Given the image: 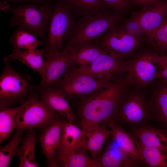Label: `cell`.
I'll use <instances>...</instances> for the list:
<instances>
[{"instance_id": "13", "label": "cell", "mask_w": 167, "mask_h": 167, "mask_svg": "<svg viewBox=\"0 0 167 167\" xmlns=\"http://www.w3.org/2000/svg\"><path fill=\"white\" fill-rule=\"evenodd\" d=\"M58 118L43 128L39 136L43 152L49 167L57 166L55 161L56 154L60 145L62 129L65 122Z\"/></svg>"}, {"instance_id": "23", "label": "cell", "mask_w": 167, "mask_h": 167, "mask_svg": "<svg viewBox=\"0 0 167 167\" xmlns=\"http://www.w3.org/2000/svg\"><path fill=\"white\" fill-rule=\"evenodd\" d=\"M74 18L104 14L114 10L102 0H63Z\"/></svg>"}, {"instance_id": "27", "label": "cell", "mask_w": 167, "mask_h": 167, "mask_svg": "<svg viewBox=\"0 0 167 167\" xmlns=\"http://www.w3.org/2000/svg\"><path fill=\"white\" fill-rule=\"evenodd\" d=\"M42 42V41L29 32L17 27L10 39L11 46L16 49L32 50Z\"/></svg>"}, {"instance_id": "2", "label": "cell", "mask_w": 167, "mask_h": 167, "mask_svg": "<svg viewBox=\"0 0 167 167\" xmlns=\"http://www.w3.org/2000/svg\"><path fill=\"white\" fill-rule=\"evenodd\" d=\"M128 14L112 10L100 15L80 16L75 20L64 49L94 41L111 27L126 19Z\"/></svg>"}, {"instance_id": "22", "label": "cell", "mask_w": 167, "mask_h": 167, "mask_svg": "<svg viewBox=\"0 0 167 167\" xmlns=\"http://www.w3.org/2000/svg\"><path fill=\"white\" fill-rule=\"evenodd\" d=\"M41 99L49 107L73 123L75 116L65 94L59 89L53 86L41 93Z\"/></svg>"}, {"instance_id": "37", "label": "cell", "mask_w": 167, "mask_h": 167, "mask_svg": "<svg viewBox=\"0 0 167 167\" xmlns=\"http://www.w3.org/2000/svg\"><path fill=\"white\" fill-rule=\"evenodd\" d=\"M15 0L16 1H41L43 0Z\"/></svg>"}, {"instance_id": "18", "label": "cell", "mask_w": 167, "mask_h": 167, "mask_svg": "<svg viewBox=\"0 0 167 167\" xmlns=\"http://www.w3.org/2000/svg\"><path fill=\"white\" fill-rule=\"evenodd\" d=\"M107 126L105 124H99L92 128L82 138L78 148L88 151L93 158L97 159L104 143L111 135L110 130Z\"/></svg>"}, {"instance_id": "6", "label": "cell", "mask_w": 167, "mask_h": 167, "mask_svg": "<svg viewBox=\"0 0 167 167\" xmlns=\"http://www.w3.org/2000/svg\"><path fill=\"white\" fill-rule=\"evenodd\" d=\"M94 41L105 52L123 60L133 56L148 43V39L132 36L120 30L115 25Z\"/></svg>"}, {"instance_id": "30", "label": "cell", "mask_w": 167, "mask_h": 167, "mask_svg": "<svg viewBox=\"0 0 167 167\" xmlns=\"http://www.w3.org/2000/svg\"><path fill=\"white\" fill-rule=\"evenodd\" d=\"M148 44L160 55L167 54V15L148 37Z\"/></svg>"}, {"instance_id": "10", "label": "cell", "mask_w": 167, "mask_h": 167, "mask_svg": "<svg viewBox=\"0 0 167 167\" xmlns=\"http://www.w3.org/2000/svg\"><path fill=\"white\" fill-rule=\"evenodd\" d=\"M113 83H105L68 68L52 86L61 90L68 98L81 100Z\"/></svg>"}, {"instance_id": "7", "label": "cell", "mask_w": 167, "mask_h": 167, "mask_svg": "<svg viewBox=\"0 0 167 167\" xmlns=\"http://www.w3.org/2000/svg\"><path fill=\"white\" fill-rule=\"evenodd\" d=\"M52 10L53 8L48 4H24L11 8L13 15L9 24L42 39L45 36Z\"/></svg>"}, {"instance_id": "35", "label": "cell", "mask_w": 167, "mask_h": 167, "mask_svg": "<svg viewBox=\"0 0 167 167\" xmlns=\"http://www.w3.org/2000/svg\"><path fill=\"white\" fill-rule=\"evenodd\" d=\"M131 6H134L141 8L155 5L161 0H128Z\"/></svg>"}, {"instance_id": "4", "label": "cell", "mask_w": 167, "mask_h": 167, "mask_svg": "<svg viewBox=\"0 0 167 167\" xmlns=\"http://www.w3.org/2000/svg\"><path fill=\"white\" fill-rule=\"evenodd\" d=\"M129 87L125 86L121 95L114 116V123L128 124L132 127L148 125L152 119L149 98L142 89Z\"/></svg>"}, {"instance_id": "8", "label": "cell", "mask_w": 167, "mask_h": 167, "mask_svg": "<svg viewBox=\"0 0 167 167\" xmlns=\"http://www.w3.org/2000/svg\"><path fill=\"white\" fill-rule=\"evenodd\" d=\"M21 103L23 106L15 118V130L44 128L60 115L36 95H30Z\"/></svg>"}, {"instance_id": "5", "label": "cell", "mask_w": 167, "mask_h": 167, "mask_svg": "<svg viewBox=\"0 0 167 167\" xmlns=\"http://www.w3.org/2000/svg\"><path fill=\"white\" fill-rule=\"evenodd\" d=\"M75 20L70 8L63 0L53 8L44 55L63 50L64 43L72 30Z\"/></svg>"}, {"instance_id": "29", "label": "cell", "mask_w": 167, "mask_h": 167, "mask_svg": "<svg viewBox=\"0 0 167 167\" xmlns=\"http://www.w3.org/2000/svg\"><path fill=\"white\" fill-rule=\"evenodd\" d=\"M138 142L143 165L150 167H167V155L156 149L145 147Z\"/></svg>"}, {"instance_id": "12", "label": "cell", "mask_w": 167, "mask_h": 167, "mask_svg": "<svg viewBox=\"0 0 167 167\" xmlns=\"http://www.w3.org/2000/svg\"><path fill=\"white\" fill-rule=\"evenodd\" d=\"M44 57L39 73L41 80L38 89L41 93L52 86L67 71L70 65V54L66 50Z\"/></svg>"}, {"instance_id": "11", "label": "cell", "mask_w": 167, "mask_h": 167, "mask_svg": "<svg viewBox=\"0 0 167 167\" xmlns=\"http://www.w3.org/2000/svg\"><path fill=\"white\" fill-rule=\"evenodd\" d=\"M108 83L122 80L127 70L126 60L118 59L105 52L88 66L81 68H69Z\"/></svg>"}, {"instance_id": "31", "label": "cell", "mask_w": 167, "mask_h": 167, "mask_svg": "<svg viewBox=\"0 0 167 167\" xmlns=\"http://www.w3.org/2000/svg\"><path fill=\"white\" fill-rule=\"evenodd\" d=\"M130 14L122 22L115 25L122 31L136 37L143 39H148L135 14L131 10Z\"/></svg>"}, {"instance_id": "34", "label": "cell", "mask_w": 167, "mask_h": 167, "mask_svg": "<svg viewBox=\"0 0 167 167\" xmlns=\"http://www.w3.org/2000/svg\"><path fill=\"white\" fill-rule=\"evenodd\" d=\"M158 80L167 85V54L160 55Z\"/></svg>"}, {"instance_id": "25", "label": "cell", "mask_w": 167, "mask_h": 167, "mask_svg": "<svg viewBox=\"0 0 167 167\" xmlns=\"http://www.w3.org/2000/svg\"><path fill=\"white\" fill-rule=\"evenodd\" d=\"M27 132L21 146L18 148L16 155L19 160V167H37L35 155L36 144V132L32 129L27 130Z\"/></svg>"}, {"instance_id": "19", "label": "cell", "mask_w": 167, "mask_h": 167, "mask_svg": "<svg viewBox=\"0 0 167 167\" xmlns=\"http://www.w3.org/2000/svg\"><path fill=\"white\" fill-rule=\"evenodd\" d=\"M97 158L101 167H132L141 166L129 156L112 139Z\"/></svg>"}, {"instance_id": "1", "label": "cell", "mask_w": 167, "mask_h": 167, "mask_svg": "<svg viewBox=\"0 0 167 167\" xmlns=\"http://www.w3.org/2000/svg\"><path fill=\"white\" fill-rule=\"evenodd\" d=\"M125 87L122 81L115 82L80 100L77 112L82 132L81 139L95 126H108L114 123V116Z\"/></svg>"}, {"instance_id": "36", "label": "cell", "mask_w": 167, "mask_h": 167, "mask_svg": "<svg viewBox=\"0 0 167 167\" xmlns=\"http://www.w3.org/2000/svg\"><path fill=\"white\" fill-rule=\"evenodd\" d=\"M11 8L10 7L9 5L6 2H1L0 10L4 11H7L9 10L10 11Z\"/></svg>"}, {"instance_id": "17", "label": "cell", "mask_w": 167, "mask_h": 167, "mask_svg": "<svg viewBox=\"0 0 167 167\" xmlns=\"http://www.w3.org/2000/svg\"><path fill=\"white\" fill-rule=\"evenodd\" d=\"M63 50H67L69 52L70 59L69 68H72L87 67L100 55L105 52L94 41Z\"/></svg>"}, {"instance_id": "14", "label": "cell", "mask_w": 167, "mask_h": 167, "mask_svg": "<svg viewBox=\"0 0 167 167\" xmlns=\"http://www.w3.org/2000/svg\"><path fill=\"white\" fill-rule=\"evenodd\" d=\"M132 133L143 146L156 149L167 155V131L160 127L147 125L132 127Z\"/></svg>"}, {"instance_id": "9", "label": "cell", "mask_w": 167, "mask_h": 167, "mask_svg": "<svg viewBox=\"0 0 167 167\" xmlns=\"http://www.w3.org/2000/svg\"><path fill=\"white\" fill-rule=\"evenodd\" d=\"M5 67L0 76V108L10 107L33 91L30 78L15 70L10 63Z\"/></svg>"}, {"instance_id": "33", "label": "cell", "mask_w": 167, "mask_h": 167, "mask_svg": "<svg viewBox=\"0 0 167 167\" xmlns=\"http://www.w3.org/2000/svg\"><path fill=\"white\" fill-rule=\"evenodd\" d=\"M108 6L117 11L128 13L131 6L128 0H102Z\"/></svg>"}, {"instance_id": "20", "label": "cell", "mask_w": 167, "mask_h": 167, "mask_svg": "<svg viewBox=\"0 0 167 167\" xmlns=\"http://www.w3.org/2000/svg\"><path fill=\"white\" fill-rule=\"evenodd\" d=\"M149 103L152 118L167 131V85L159 81Z\"/></svg>"}, {"instance_id": "21", "label": "cell", "mask_w": 167, "mask_h": 167, "mask_svg": "<svg viewBox=\"0 0 167 167\" xmlns=\"http://www.w3.org/2000/svg\"><path fill=\"white\" fill-rule=\"evenodd\" d=\"M112 139L129 156L143 165L140 157L138 142L130 132L125 131L119 125L112 123L108 126Z\"/></svg>"}, {"instance_id": "24", "label": "cell", "mask_w": 167, "mask_h": 167, "mask_svg": "<svg viewBox=\"0 0 167 167\" xmlns=\"http://www.w3.org/2000/svg\"><path fill=\"white\" fill-rule=\"evenodd\" d=\"M45 50L44 49H36L23 51L14 49L11 53L4 58V63H11L14 60H18L31 68L34 72L39 73L42 68Z\"/></svg>"}, {"instance_id": "3", "label": "cell", "mask_w": 167, "mask_h": 167, "mask_svg": "<svg viewBox=\"0 0 167 167\" xmlns=\"http://www.w3.org/2000/svg\"><path fill=\"white\" fill-rule=\"evenodd\" d=\"M160 55L148 43L126 60L127 70L122 81L126 86L142 89L158 80Z\"/></svg>"}, {"instance_id": "15", "label": "cell", "mask_w": 167, "mask_h": 167, "mask_svg": "<svg viewBox=\"0 0 167 167\" xmlns=\"http://www.w3.org/2000/svg\"><path fill=\"white\" fill-rule=\"evenodd\" d=\"M135 12L148 38L167 15V0H161L155 5L142 8Z\"/></svg>"}, {"instance_id": "26", "label": "cell", "mask_w": 167, "mask_h": 167, "mask_svg": "<svg viewBox=\"0 0 167 167\" xmlns=\"http://www.w3.org/2000/svg\"><path fill=\"white\" fill-rule=\"evenodd\" d=\"M23 105L14 107L0 108V142L9 138L15 128V117Z\"/></svg>"}, {"instance_id": "32", "label": "cell", "mask_w": 167, "mask_h": 167, "mask_svg": "<svg viewBox=\"0 0 167 167\" xmlns=\"http://www.w3.org/2000/svg\"><path fill=\"white\" fill-rule=\"evenodd\" d=\"M23 131L15 130L10 141L0 148V167H8L14 156L16 153L18 146L22 141Z\"/></svg>"}, {"instance_id": "28", "label": "cell", "mask_w": 167, "mask_h": 167, "mask_svg": "<svg viewBox=\"0 0 167 167\" xmlns=\"http://www.w3.org/2000/svg\"><path fill=\"white\" fill-rule=\"evenodd\" d=\"M82 133L81 129L73 123L65 122L62 129L59 147L67 150L78 148Z\"/></svg>"}, {"instance_id": "16", "label": "cell", "mask_w": 167, "mask_h": 167, "mask_svg": "<svg viewBox=\"0 0 167 167\" xmlns=\"http://www.w3.org/2000/svg\"><path fill=\"white\" fill-rule=\"evenodd\" d=\"M85 150L77 148L67 150L59 147L56 152L57 166L65 167H101L97 159L90 156Z\"/></svg>"}]
</instances>
